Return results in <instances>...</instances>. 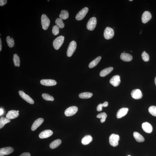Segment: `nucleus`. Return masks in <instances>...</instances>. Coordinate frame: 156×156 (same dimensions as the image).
<instances>
[{"mask_svg": "<svg viewBox=\"0 0 156 156\" xmlns=\"http://www.w3.org/2000/svg\"><path fill=\"white\" fill-rule=\"evenodd\" d=\"M13 151V149L12 148L7 147L1 148L0 149V153L4 155H8L12 153Z\"/></svg>", "mask_w": 156, "mask_h": 156, "instance_id": "nucleus-19", "label": "nucleus"}, {"mask_svg": "<svg viewBox=\"0 0 156 156\" xmlns=\"http://www.w3.org/2000/svg\"><path fill=\"white\" fill-rule=\"evenodd\" d=\"M40 83L42 85L47 86H54L57 84L55 80L51 79L42 80L41 81Z\"/></svg>", "mask_w": 156, "mask_h": 156, "instance_id": "nucleus-12", "label": "nucleus"}, {"mask_svg": "<svg viewBox=\"0 0 156 156\" xmlns=\"http://www.w3.org/2000/svg\"><path fill=\"white\" fill-rule=\"evenodd\" d=\"M30 154L28 152H26V153H23L20 156H30Z\"/></svg>", "mask_w": 156, "mask_h": 156, "instance_id": "nucleus-39", "label": "nucleus"}, {"mask_svg": "<svg viewBox=\"0 0 156 156\" xmlns=\"http://www.w3.org/2000/svg\"><path fill=\"white\" fill-rule=\"evenodd\" d=\"M19 113L17 111L11 110L9 111L6 115V118L9 119H15L19 116Z\"/></svg>", "mask_w": 156, "mask_h": 156, "instance_id": "nucleus-15", "label": "nucleus"}, {"mask_svg": "<svg viewBox=\"0 0 156 156\" xmlns=\"http://www.w3.org/2000/svg\"><path fill=\"white\" fill-rule=\"evenodd\" d=\"M48 1H49V0H48Z\"/></svg>", "mask_w": 156, "mask_h": 156, "instance_id": "nucleus-49", "label": "nucleus"}, {"mask_svg": "<svg viewBox=\"0 0 156 156\" xmlns=\"http://www.w3.org/2000/svg\"><path fill=\"white\" fill-rule=\"evenodd\" d=\"M110 83L114 87H117L121 82L120 77L119 75H116L112 77L110 80Z\"/></svg>", "mask_w": 156, "mask_h": 156, "instance_id": "nucleus-10", "label": "nucleus"}, {"mask_svg": "<svg viewBox=\"0 0 156 156\" xmlns=\"http://www.w3.org/2000/svg\"><path fill=\"white\" fill-rule=\"evenodd\" d=\"M13 61L14 65L16 67H19L20 65V60L18 55L16 54L13 55Z\"/></svg>", "mask_w": 156, "mask_h": 156, "instance_id": "nucleus-29", "label": "nucleus"}, {"mask_svg": "<svg viewBox=\"0 0 156 156\" xmlns=\"http://www.w3.org/2000/svg\"><path fill=\"white\" fill-rule=\"evenodd\" d=\"M7 2L6 0H0V6H3L6 4Z\"/></svg>", "mask_w": 156, "mask_h": 156, "instance_id": "nucleus-38", "label": "nucleus"}, {"mask_svg": "<svg viewBox=\"0 0 156 156\" xmlns=\"http://www.w3.org/2000/svg\"><path fill=\"white\" fill-rule=\"evenodd\" d=\"M131 95L133 98L135 99H139L142 98L143 94L139 89H135L132 91Z\"/></svg>", "mask_w": 156, "mask_h": 156, "instance_id": "nucleus-11", "label": "nucleus"}, {"mask_svg": "<svg viewBox=\"0 0 156 156\" xmlns=\"http://www.w3.org/2000/svg\"><path fill=\"white\" fill-rule=\"evenodd\" d=\"M69 14L67 11L63 10L61 11L59 15L60 19L62 20H65L68 18Z\"/></svg>", "mask_w": 156, "mask_h": 156, "instance_id": "nucleus-27", "label": "nucleus"}, {"mask_svg": "<svg viewBox=\"0 0 156 156\" xmlns=\"http://www.w3.org/2000/svg\"><path fill=\"white\" fill-rule=\"evenodd\" d=\"M142 128L143 130L147 133H151L153 130L152 125L147 122H146L142 124Z\"/></svg>", "mask_w": 156, "mask_h": 156, "instance_id": "nucleus-17", "label": "nucleus"}, {"mask_svg": "<svg viewBox=\"0 0 156 156\" xmlns=\"http://www.w3.org/2000/svg\"><path fill=\"white\" fill-rule=\"evenodd\" d=\"M62 141L60 139H57L53 141L50 144V148L52 149H54L58 147L61 143Z\"/></svg>", "mask_w": 156, "mask_h": 156, "instance_id": "nucleus-25", "label": "nucleus"}, {"mask_svg": "<svg viewBox=\"0 0 156 156\" xmlns=\"http://www.w3.org/2000/svg\"><path fill=\"white\" fill-rule=\"evenodd\" d=\"M129 1H133V0H130Z\"/></svg>", "mask_w": 156, "mask_h": 156, "instance_id": "nucleus-46", "label": "nucleus"}, {"mask_svg": "<svg viewBox=\"0 0 156 156\" xmlns=\"http://www.w3.org/2000/svg\"><path fill=\"white\" fill-rule=\"evenodd\" d=\"M152 15L149 12L146 11L143 12L142 16V21L144 24L148 22L151 19Z\"/></svg>", "mask_w": 156, "mask_h": 156, "instance_id": "nucleus-13", "label": "nucleus"}, {"mask_svg": "<svg viewBox=\"0 0 156 156\" xmlns=\"http://www.w3.org/2000/svg\"><path fill=\"white\" fill-rule=\"evenodd\" d=\"M41 23L43 29L47 30L50 25V21L45 14H43L41 17Z\"/></svg>", "mask_w": 156, "mask_h": 156, "instance_id": "nucleus-3", "label": "nucleus"}, {"mask_svg": "<svg viewBox=\"0 0 156 156\" xmlns=\"http://www.w3.org/2000/svg\"><path fill=\"white\" fill-rule=\"evenodd\" d=\"M44 119L42 118H39L37 119L34 122L31 127L32 131H35L40 126L41 124L43 122Z\"/></svg>", "mask_w": 156, "mask_h": 156, "instance_id": "nucleus-16", "label": "nucleus"}, {"mask_svg": "<svg viewBox=\"0 0 156 156\" xmlns=\"http://www.w3.org/2000/svg\"><path fill=\"white\" fill-rule=\"evenodd\" d=\"M120 139L119 136L117 134H113L109 138V143L111 146L116 147L119 144V141Z\"/></svg>", "mask_w": 156, "mask_h": 156, "instance_id": "nucleus-2", "label": "nucleus"}, {"mask_svg": "<svg viewBox=\"0 0 156 156\" xmlns=\"http://www.w3.org/2000/svg\"><path fill=\"white\" fill-rule=\"evenodd\" d=\"M6 41L9 47L11 48L13 47L15 45V42L13 38H11L9 36H8L6 37Z\"/></svg>", "mask_w": 156, "mask_h": 156, "instance_id": "nucleus-31", "label": "nucleus"}, {"mask_svg": "<svg viewBox=\"0 0 156 156\" xmlns=\"http://www.w3.org/2000/svg\"><path fill=\"white\" fill-rule=\"evenodd\" d=\"M19 95L23 99L28 103L30 104H33L34 102L33 100L30 97L25 94L23 91H19Z\"/></svg>", "mask_w": 156, "mask_h": 156, "instance_id": "nucleus-9", "label": "nucleus"}, {"mask_svg": "<svg viewBox=\"0 0 156 156\" xmlns=\"http://www.w3.org/2000/svg\"><path fill=\"white\" fill-rule=\"evenodd\" d=\"M42 97L44 99L47 101H53L54 100V99L52 96L48 94H43L42 95Z\"/></svg>", "mask_w": 156, "mask_h": 156, "instance_id": "nucleus-33", "label": "nucleus"}, {"mask_svg": "<svg viewBox=\"0 0 156 156\" xmlns=\"http://www.w3.org/2000/svg\"><path fill=\"white\" fill-rule=\"evenodd\" d=\"M93 95L92 93L86 92L81 93L79 95V96L80 98L82 99H87L90 98Z\"/></svg>", "mask_w": 156, "mask_h": 156, "instance_id": "nucleus-26", "label": "nucleus"}, {"mask_svg": "<svg viewBox=\"0 0 156 156\" xmlns=\"http://www.w3.org/2000/svg\"><path fill=\"white\" fill-rule=\"evenodd\" d=\"M128 110V109L126 107H123L120 109L117 113L116 117L118 119H119L123 117L127 113Z\"/></svg>", "mask_w": 156, "mask_h": 156, "instance_id": "nucleus-18", "label": "nucleus"}, {"mask_svg": "<svg viewBox=\"0 0 156 156\" xmlns=\"http://www.w3.org/2000/svg\"><path fill=\"white\" fill-rule=\"evenodd\" d=\"M103 107H106L108 105V103L107 102H105L104 103L102 104Z\"/></svg>", "mask_w": 156, "mask_h": 156, "instance_id": "nucleus-40", "label": "nucleus"}, {"mask_svg": "<svg viewBox=\"0 0 156 156\" xmlns=\"http://www.w3.org/2000/svg\"><path fill=\"white\" fill-rule=\"evenodd\" d=\"M77 44L76 42L73 41L70 43L67 51V55L68 57H70L76 51Z\"/></svg>", "mask_w": 156, "mask_h": 156, "instance_id": "nucleus-4", "label": "nucleus"}, {"mask_svg": "<svg viewBox=\"0 0 156 156\" xmlns=\"http://www.w3.org/2000/svg\"><path fill=\"white\" fill-rule=\"evenodd\" d=\"M155 82L156 85V77L155 78Z\"/></svg>", "mask_w": 156, "mask_h": 156, "instance_id": "nucleus-44", "label": "nucleus"}, {"mask_svg": "<svg viewBox=\"0 0 156 156\" xmlns=\"http://www.w3.org/2000/svg\"><path fill=\"white\" fill-rule=\"evenodd\" d=\"M78 107L76 106L70 107L66 109L64 112V114L66 116H70L74 115L77 112Z\"/></svg>", "mask_w": 156, "mask_h": 156, "instance_id": "nucleus-8", "label": "nucleus"}, {"mask_svg": "<svg viewBox=\"0 0 156 156\" xmlns=\"http://www.w3.org/2000/svg\"><path fill=\"white\" fill-rule=\"evenodd\" d=\"M89 9L87 7L84 8L79 12L76 16L77 20L80 21L83 19L88 12Z\"/></svg>", "mask_w": 156, "mask_h": 156, "instance_id": "nucleus-7", "label": "nucleus"}, {"mask_svg": "<svg viewBox=\"0 0 156 156\" xmlns=\"http://www.w3.org/2000/svg\"><path fill=\"white\" fill-rule=\"evenodd\" d=\"M3 111L2 109H0V115H1L3 114Z\"/></svg>", "mask_w": 156, "mask_h": 156, "instance_id": "nucleus-41", "label": "nucleus"}, {"mask_svg": "<svg viewBox=\"0 0 156 156\" xmlns=\"http://www.w3.org/2000/svg\"><path fill=\"white\" fill-rule=\"evenodd\" d=\"M64 39V38L63 36H60L54 40L53 46L55 50H57L59 49L63 44Z\"/></svg>", "mask_w": 156, "mask_h": 156, "instance_id": "nucleus-1", "label": "nucleus"}, {"mask_svg": "<svg viewBox=\"0 0 156 156\" xmlns=\"http://www.w3.org/2000/svg\"><path fill=\"white\" fill-rule=\"evenodd\" d=\"M17 111V112L19 113V110Z\"/></svg>", "mask_w": 156, "mask_h": 156, "instance_id": "nucleus-45", "label": "nucleus"}, {"mask_svg": "<svg viewBox=\"0 0 156 156\" xmlns=\"http://www.w3.org/2000/svg\"><path fill=\"white\" fill-rule=\"evenodd\" d=\"M93 140V138L90 135H87L82 139L81 141L82 144L86 145L89 144Z\"/></svg>", "mask_w": 156, "mask_h": 156, "instance_id": "nucleus-23", "label": "nucleus"}, {"mask_svg": "<svg viewBox=\"0 0 156 156\" xmlns=\"http://www.w3.org/2000/svg\"><path fill=\"white\" fill-rule=\"evenodd\" d=\"M114 35V32L113 29L108 27L105 28L104 32V36L105 39L109 40L111 39Z\"/></svg>", "mask_w": 156, "mask_h": 156, "instance_id": "nucleus-5", "label": "nucleus"}, {"mask_svg": "<svg viewBox=\"0 0 156 156\" xmlns=\"http://www.w3.org/2000/svg\"><path fill=\"white\" fill-rule=\"evenodd\" d=\"M130 156V155H129V156Z\"/></svg>", "mask_w": 156, "mask_h": 156, "instance_id": "nucleus-48", "label": "nucleus"}, {"mask_svg": "<svg viewBox=\"0 0 156 156\" xmlns=\"http://www.w3.org/2000/svg\"><path fill=\"white\" fill-rule=\"evenodd\" d=\"M97 24V20L96 18L95 17L91 18L87 23V28L88 30L92 31L96 27Z\"/></svg>", "mask_w": 156, "mask_h": 156, "instance_id": "nucleus-6", "label": "nucleus"}, {"mask_svg": "<svg viewBox=\"0 0 156 156\" xmlns=\"http://www.w3.org/2000/svg\"><path fill=\"white\" fill-rule=\"evenodd\" d=\"M59 27L57 25H55L53 27L52 32L53 34L54 35H58L59 33Z\"/></svg>", "mask_w": 156, "mask_h": 156, "instance_id": "nucleus-35", "label": "nucleus"}, {"mask_svg": "<svg viewBox=\"0 0 156 156\" xmlns=\"http://www.w3.org/2000/svg\"><path fill=\"white\" fill-rule=\"evenodd\" d=\"M125 52V51L124 52V53Z\"/></svg>", "mask_w": 156, "mask_h": 156, "instance_id": "nucleus-47", "label": "nucleus"}, {"mask_svg": "<svg viewBox=\"0 0 156 156\" xmlns=\"http://www.w3.org/2000/svg\"><path fill=\"white\" fill-rule=\"evenodd\" d=\"M53 134V132L51 130H46L41 132L39 135L40 139H46L51 137Z\"/></svg>", "mask_w": 156, "mask_h": 156, "instance_id": "nucleus-14", "label": "nucleus"}, {"mask_svg": "<svg viewBox=\"0 0 156 156\" xmlns=\"http://www.w3.org/2000/svg\"><path fill=\"white\" fill-rule=\"evenodd\" d=\"M2 49L1 41V39L0 38V51H1Z\"/></svg>", "mask_w": 156, "mask_h": 156, "instance_id": "nucleus-42", "label": "nucleus"}, {"mask_svg": "<svg viewBox=\"0 0 156 156\" xmlns=\"http://www.w3.org/2000/svg\"><path fill=\"white\" fill-rule=\"evenodd\" d=\"M10 121V120L6 118L1 117L0 119V128H3L6 124L9 123Z\"/></svg>", "mask_w": 156, "mask_h": 156, "instance_id": "nucleus-28", "label": "nucleus"}, {"mask_svg": "<svg viewBox=\"0 0 156 156\" xmlns=\"http://www.w3.org/2000/svg\"><path fill=\"white\" fill-rule=\"evenodd\" d=\"M55 23L59 28H64V24L62 19L60 18H58L56 19L55 21Z\"/></svg>", "mask_w": 156, "mask_h": 156, "instance_id": "nucleus-32", "label": "nucleus"}, {"mask_svg": "<svg viewBox=\"0 0 156 156\" xmlns=\"http://www.w3.org/2000/svg\"><path fill=\"white\" fill-rule=\"evenodd\" d=\"M120 58L122 60L125 62H129L132 60V57L128 53H121Z\"/></svg>", "mask_w": 156, "mask_h": 156, "instance_id": "nucleus-20", "label": "nucleus"}, {"mask_svg": "<svg viewBox=\"0 0 156 156\" xmlns=\"http://www.w3.org/2000/svg\"><path fill=\"white\" fill-rule=\"evenodd\" d=\"M4 156V155H3L2 154L0 153V156Z\"/></svg>", "mask_w": 156, "mask_h": 156, "instance_id": "nucleus-43", "label": "nucleus"}, {"mask_svg": "<svg viewBox=\"0 0 156 156\" xmlns=\"http://www.w3.org/2000/svg\"><path fill=\"white\" fill-rule=\"evenodd\" d=\"M107 117V114L105 112L100 113L97 116V118L101 119L100 121L102 123H103L105 122Z\"/></svg>", "mask_w": 156, "mask_h": 156, "instance_id": "nucleus-30", "label": "nucleus"}, {"mask_svg": "<svg viewBox=\"0 0 156 156\" xmlns=\"http://www.w3.org/2000/svg\"><path fill=\"white\" fill-rule=\"evenodd\" d=\"M101 58V57L100 56L97 57L89 63V68H92L95 67L99 62Z\"/></svg>", "mask_w": 156, "mask_h": 156, "instance_id": "nucleus-24", "label": "nucleus"}, {"mask_svg": "<svg viewBox=\"0 0 156 156\" xmlns=\"http://www.w3.org/2000/svg\"><path fill=\"white\" fill-rule=\"evenodd\" d=\"M133 136L136 141L138 142H142L144 141L145 139L144 137L139 132H134Z\"/></svg>", "mask_w": 156, "mask_h": 156, "instance_id": "nucleus-22", "label": "nucleus"}, {"mask_svg": "<svg viewBox=\"0 0 156 156\" xmlns=\"http://www.w3.org/2000/svg\"><path fill=\"white\" fill-rule=\"evenodd\" d=\"M103 107L102 104H100L98 105L97 108V110L98 111H101L103 110Z\"/></svg>", "mask_w": 156, "mask_h": 156, "instance_id": "nucleus-37", "label": "nucleus"}, {"mask_svg": "<svg viewBox=\"0 0 156 156\" xmlns=\"http://www.w3.org/2000/svg\"><path fill=\"white\" fill-rule=\"evenodd\" d=\"M113 68L112 67L106 68L102 70L100 73V76L104 77L108 75L112 71Z\"/></svg>", "mask_w": 156, "mask_h": 156, "instance_id": "nucleus-21", "label": "nucleus"}, {"mask_svg": "<svg viewBox=\"0 0 156 156\" xmlns=\"http://www.w3.org/2000/svg\"><path fill=\"white\" fill-rule=\"evenodd\" d=\"M143 59L145 62H148L149 60V56L145 51H144L142 54Z\"/></svg>", "mask_w": 156, "mask_h": 156, "instance_id": "nucleus-36", "label": "nucleus"}, {"mask_svg": "<svg viewBox=\"0 0 156 156\" xmlns=\"http://www.w3.org/2000/svg\"><path fill=\"white\" fill-rule=\"evenodd\" d=\"M149 111L152 115L156 116V106H151L149 107Z\"/></svg>", "mask_w": 156, "mask_h": 156, "instance_id": "nucleus-34", "label": "nucleus"}]
</instances>
